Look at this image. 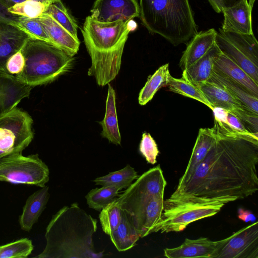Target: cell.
<instances>
[{
  "instance_id": "6da1fadb",
  "label": "cell",
  "mask_w": 258,
  "mask_h": 258,
  "mask_svg": "<svg viewBox=\"0 0 258 258\" xmlns=\"http://www.w3.org/2000/svg\"><path fill=\"white\" fill-rule=\"evenodd\" d=\"M217 139L189 178L178 184L164 207L243 199L258 190V136L242 134L214 119Z\"/></svg>"
},
{
  "instance_id": "7a4b0ae2",
  "label": "cell",
  "mask_w": 258,
  "mask_h": 258,
  "mask_svg": "<svg viewBox=\"0 0 258 258\" xmlns=\"http://www.w3.org/2000/svg\"><path fill=\"white\" fill-rule=\"evenodd\" d=\"M97 220L78 203L66 206L54 214L46 229V245L38 258H97L104 251H95L93 236Z\"/></svg>"
},
{
  "instance_id": "3957f363",
  "label": "cell",
  "mask_w": 258,
  "mask_h": 258,
  "mask_svg": "<svg viewBox=\"0 0 258 258\" xmlns=\"http://www.w3.org/2000/svg\"><path fill=\"white\" fill-rule=\"evenodd\" d=\"M116 21L100 23L86 17L82 33L91 59L88 75L103 87L118 75L125 43L131 31L130 23Z\"/></svg>"
},
{
  "instance_id": "277c9868",
  "label": "cell",
  "mask_w": 258,
  "mask_h": 258,
  "mask_svg": "<svg viewBox=\"0 0 258 258\" xmlns=\"http://www.w3.org/2000/svg\"><path fill=\"white\" fill-rule=\"evenodd\" d=\"M166 183L158 165L139 176L116 198L141 238L153 233L161 220Z\"/></svg>"
},
{
  "instance_id": "5b68a950",
  "label": "cell",
  "mask_w": 258,
  "mask_h": 258,
  "mask_svg": "<svg viewBox=\"0 0 258 258\" xmlns=\"http://www.w3.org/2000/svg\"><path fill=\"white\" fill-rule=\"evenodd\" d=\"M140 18L152 35L174 46L188 42L198 33L188 0H140Z\"/></svg>"
},
{
  "instance_id": "8992f818",
  "label": "cell",
  "mask_w": 258,
  "mask_h": 258,
  "mask_svg": "<svg viewBox=\"0 0 258 258\" xmlns=\"http://www.w3.org/2000/svg\"><path fill=\"white\" fill-rule=\"evenodd\" d=\"M21 50L25 63L19 80L32 87L54 81L74 64L73 56L49 42L33 37L27 39Z\"/></svg>"
},
{
  "instance_id": "52a82bcc",
  "label": "cell",
  "mask_w": 258,
  "mask_h": 258,
  "mask_svg": "<svg viewBox=\"0 0 258 258\" xmlns=\"http://www.w3.org/2000/svg\"><path fill=\"white\" fill-rule=\"evenodd\" d=\"M49 171L38 154H16L0 158V181L35 185L41 187L49 180Z\"/></svg>"
},
{
  "instance_id": "ba28073f",
  "label": "cell",
  "mask_w": 258,
  "mask_h": 258,
  "mask_svg": "<svg viewBox=\"0 0 258 258\" xmlns=\"http://www.w3.org/2000/svg\"><path fill=\"white\" fill-rule=\"evenodd\" d=\"M215 43L220 51L240 67L258 84V42L253 33L217 32Z\"/></svg>"
},
{
  "instance_id": "9c48e42d",
  "label": "cell",
  "mask_w": 258,
  "mask_h": 258,
  "mask_svg": "<svg viewBox=\"0 0 258 258\" xmlns=\"http://www.w3.org/2000/svg\"><path fill=\"white\" fill-rule=\"evenodd\" d=\"M33 119L25 111L15 108L0 115V158L22 153L33 139Z\"/></svg>"
},
{
  "instance_id": "30bf717a",
  "label": "cell",
  "mask_w": 258,
  "mask_h": 258,
  "mask_svg": "<svg viewBox=\"0 0 258 258\" xmlns=\"http://www.w3.org/2000/svg\"><path fill=\"white\" fill-rule=\"evenodd\" d=\"M227 203L222 201L187 203L164 207L153 232H179L191 223L217 214Z\"/></svg>"
},
{
  "instance_id": "8fae6325",
  "label": "cell",
  "mask_w": 258,
  "mask_h": 258,
  "mask_svg": "<svg viewBox=\"0 0 258 258\" xmlns=\"http://www.w3.org/2000/svg\"><path fill=\"white\" fill-rule=\"evenodd\" d=\"M216 258H258V222L255 221L227 237Z\"/></svg>"
},
{
  "instance_id": "7c38bea8",
  "label": "cell",
  "mask_w": 258,
  "mask_h": 258,
  "mask_svg": "<svg viewBox=\"0 0 258 258\" xmlns=\"http://www.w3.org/2000/svg\"><path fill=\"white\" fill-rule=\"evenodd\" d=\"M91 12L98 22H128L139 17V5L137 0H96Z\"/></svg>"
},
{
  "instance_id": "4fadbf2b",
  "label": "cell",
  "mask_w": 258,
  "mask_h": 258,
  "mask_svg": "<svg viewBox=\"0 0 258 258\" xmlns=\"http://www.w3.org/2000/svg\"><path fill=\"white\" fill-rule=\"evenodd\" d=\"M227 239L226 238L219 241H212L207 237L196 239L185 238L180 246L165 248L164 255L168 258H216L219 250Z\"/></svg>"
},
{
  "instance_id": "5bb4252c",
  "label": "cell",
  "mask_w": 258,
  "mask_h": 258,
  "mask_svg": "<svg viewBox=\"0 0 258 258\" xmlns=\"http://www.w3.org/2000/svg\"><path fill=\"white\" fill-rule=\"evenodd\" d=\"M197 86L210 104L212 110L216 107L222 108L241 120L249 111L229 92L215 83L208 81Z\"/></svg>"
},
{
  "instance_id": "9a60e30c",
  "label": "cell",
  "mask_w": 258,
  "mask_h": 258,
  "mask_svg": "<svg viewBox=\"0 0 258 258\" xmlns=\"http://www.w3.org/2000/svg\"><path fill=\"white\" fill-rule=\"evenodd\" d=\"M224 16L222 30L225 32L239 34H253L251 12L248 0H241L235 5L223 8Z\"/></svg>"
},
{
  "instance_id": "2e32d148",
  "label": "cell",
  "mask_w": 258,
  "mask_h": 258,
  "mask_svg": "<svg viewBox=\"0 0 258 258\" xmlns=\"http://www.w3.org/2000/svg\"><path fill=\"white\" fill-rule=\"evenodd\" d=\"M46 31L52 44L73 56L80 44L78 38L73 36L52 17L44 13L38 18Z\"/></svg>"
},
{
  "instance_id": "e0dca14e",
  "label": "cell",
  "mask_w": 258,
  "mask_h": 258,
  "mask_svg": "<svg viewBox=\"0 0 258 258\" xmlns=\"http://www.w3.org/2000/svg\"><path fill=\"white\" fill-rule=\"evenodd\" d=\"M217 32L214 28L198 32L188 42L179 65L182 71L201 58L215 43Z\"/></svg>"
},
{
  "instance_id": "ac0fdd59",
  "label": "cell",
  "mask_w": 258,
  "mask_h": 258,
  "mask_svg": "<svg viewBox=\"0 0 258 258\" xmlns=\"http://www.w3.org/2000/svg\"><path fill=\"white\" fill-rule=\"evenodd\" d=\"M216 139L213 127L200 128L187 166L178 184L184 182L189 178L195 168L204 159Z\"/></svg>"
},
{
  "instance_id": "d6986e66",
  "label": "cell",
  "mask_w": 258,
  "mask_h": 258,
  "mask_svg": "<svg viewBox=\"0 0 258 258\" xmlns=\"http://www.w3.org/2000/svg\"><path fill=\"white\" fill-rule=\"evenodd\" d=\"M208 81L218 84L236 98L249 111L258 114V98L240 83L214 69Z\"/></svg>"
},
{
  "instance_id": "ffe728a7",
  "label": "cell",
  "mask_w": 258,
  "mask_h": 258,
  "mask_svg": "<svg viewBox=\"0 0 258 258\" xmlns=\"http://www.w3.org/2000/svg\"><path fill=\"white\" fill-rule=\"evenodd\" d=\"M213 69L240 83L258 98V84L236 63L221 51L213 58Z\"/></svg>"
},
{
  "instance_id": "44dd1931",
  "label": "cell",
  "mask_w": 258,
  "mask_h": 258,
  "mask_svg": "<svg viewBox=\"0 0 258 258\" xmlns=\"http://www.w3.org/2000/svg\"><path fill=\"white\" fill-rule=\"evenodd\" d=\"M30 37L15 25H10L0 31V71L4 73L7 59L20 50Z\"/></svg>"
},
{
  "instance_id": "7402d4cb",
  "label": "cell",
  "mask_w": 258,
  "mask_h": 258,
  "mask_svg": "<svg viewBox=\"0 0 258 258\" xmlns=\"http://www.w3.org/2000/svg\"><path fill=\"white\" fill-rule=\"evenodd\" d=\"M49 187L44 186L37 190L27 199L20 217L21 229L29 231L44 210L49 198Z\"/></svg>"
},
{
  "instance_id": "603a6c76",
  "label": "cell",
  "mask_w": 258,
  "mask_h": 258,
  "mask_svg": "<svg viewBox=\"0 0 258 258\" xmlns=\"http://www.w3.org/2000/svg\"><path fill=\"white\" fill-rule=\"evenodd\" d=\"M220 51L215 43L201 58L182 71V77L196 86L208 81L213 70V58Z\"/></svg>"
},
{
  "instance_id": "cb8c5ba5",
  "label": "cell",
  "mask_w": 258,
  "mask_h": 258,
  "mask_svg": "<svg viewBox=\"0 0 258 258\" xmlns=\"http://www.w3.org/2000/svg\"><path fill=\"white\" fill-rule=\"evenodd\" d=\"M108 85L105 116L99 122L102 128L101 135L102 138L107 139L109 143L120 145L121 136L117 121L115 93L111 85L109 83Z\"/></svg>"
},
{
  "instance_id": "d4e9b609",
  "label": "cell",
  "mask_w": 258,
  "mask_h": 258,
  "mask_svg": "<svg viewBox=\"0 0 258 258\" xmlns=\"http://www.w3.org/2000/svg\"><path fill=\"white\" fill-rule=\"evenodd\" d=\"M120 223L110 235V238L119 251H124L133 247L139 239L140 234L122 210Z\"/></svg>"
},
{
  "instance_id": "484cf974",
  "label": "cell",
  "mask_w": 258,
  "mask_h": 258,
  "mask_svg": "<svg viewBox=\"0 0 258 258\" xmlns=\"http://www.w3.org/2000/svg\"><path fill=\"white\" fill-rule=\"evenodd\" d=\"M171 76L169 63L160 67L149 77L145 86L141 89L138 97L139 104H146L152 100L159 89L168 86Z\"/></svg>"
},
{
  "instance_id": "4316f807",
  "label": "cell",
  "mask_w": 258,
  "mask_h": 258,
  "mask_svg": "<svg viewBox=\"0 0 258 258\" xmlns=\"http://www.w3.org/2000/svg\"><path fill=\"white\" fill-rule=\"evenodd\" d=\"M139 176L135 169L127 164L118 171L98 177L93 181L96 185L119 186L123 189L128 187Z\"/></svg>"
},
{
  "instance_id": "83f0119b",
  "label": "cell",
  "mask_w": 258,
  "mask_h": 258,
  "mask_svg": "<svg viewBox=\"0 0 258 258\" xmlns=\"http://www.w3.org/2000/svg\"><path fill=\"white\" fill-rule=\"evenodd\" d=\"M122 188L115 186H102L91 189L85 196L88 207L100 211L112 202Z\"/></svg>"
},
{
  "instance_id": "f1b7e54d",
  "label": "cell",
  "mask_w": 258,
  "mask_h": 258,
  "mask_svg": "<svg viewBox=\"0 0 258 258\" xmlns=\"http://www.w3.org/2000/svg\"><path fill=\"white\" fill-rule=\"evenodd\" d=\"M168 87L170 91L196 100L211 109L200 88L182 77L175 78L171 76Z\"/></svg>"
},
{
  "instance_id": "f546056e",
  "label": "cell",
  "mask_w": 258,
  "mask_h": 258,
  "mask_svg": "<svg viewBox=\"0 0 258 258\" xmlns=\"http://www.w3.org/2000/svg\"><path fill=\"white\" fill-rule=\"evenodd\" d=\"M122 210L115 198L101 211L99 215L102 230L109 235L120 223Z\"/></svg>"
},
{
  "instance_id": "4dcf8cb0",
  "label": "cell",
  "mask_w": 258,
  "mask_h": 258,
  "mask_svg": "<svg viewBox=\"0 0 258 258\" xmlns=\"http://www.w3.org/2000/svg\"><path fill=\"white\" fill-rule=\"evenodd\" d=\"M45 13L52 17L73 36L78 38L77 24L74 19L68 13L61 1L50 4Z\"/></svg>"
},
{
  "instance_id": "1f68e13d",
  "label": "cell",
  "mask_w": 258,
  "mask_h": 258,
  "mask_svg": "<svg viewBox=\"0 0 258 258\" xmlns=\"http://www.w3.org/2000/svg\"><path fill=\"white\" fill-rule=\"evenodd\" d=\"M33 246L32 241L24 238L0 245V258H24L32 252Z\"/></svg>"
},
{
  "instance_id": "d6a6232c",
  "label": "cell",
  "mask_w": 258,
  "mask_h": 258,
  "mask_svg": "<svg viewBox=\"0 0 258 258\" xmlns=\"http://www.w3.org/2000/svg\"><path fill=\"white\" fill-rule=\"evenodd\" d=\"M47 6L34 0H25L8 9L10 13L20 17L37 18L45 13Z\"/></svg>"
},
{
  "instance_id": "836d02e7",
  "label": "cell",
  "mask_w": 258,
  "mask_h": 258,
  "mask_svg": "<svg viewBox=\"0 0 258 258\" xmlns=\"http://www.w3.org/2000/svg\"><path fill=\"white\" fill-rule=\"evenodd\" d=\"M16 26L31 37L50 42V39L42 24L37 18L19 17Z\"/></svg>"
},
{
  "instance_id": "e575fe53",
  "label": "cell",
  "mask_w": 258,
  "mask_h": 258,
  "mask_svg": "<svg viewBox=\"0 0 258 258\" xmlns=\"http://www.w3.org/2000/svg\"><path fill=\"white\" fill-rule=\"evenodd\" d=\"M139 151L148 163L152 164L156 163V159L159 151L156 142L149 133L143 134Z\"/></svg>"
},
{
  "instance_id": "d590c367",
  "label": "cell",
  "mask_w": 258,
  "mask_h": 258,
  "mask_svg": "<svg viewBox=\"0 0 258 258\" xmlns=\"http://www.w3.org/2000/svg\"><path fill=\"white\" fill-rule=\"evenodd\" d=\"M25 63L24 57L20 50L7 59L4 73L19 79L24 71Z\"/></svg>"
},
{
  "instance_id": "8d00e7d4",
  "label": "cell",
  "mask_w": 258,
  "mask_h": 258,
  "mask_svg": "<svg viewBox=\"0 0 258 258\" xmlns=\"http://www.w3.org/2000/svg\"><path fill=\"white\" fill-rule=\"evenodd\" d=\"M233 130L245 135L257 136V133L250 132L237 117L227 111L225 122Z\"/></svg>"
},
{
  "instance_id": "74e56055",
  "label": "cell",
  "mask_w": 258,
  "mask_h": 258,
  "mask_svg": "<svg viewBox=\"0 0 258 258\" xmlns=\"http://www.w3.org/2000/svg\"><path fill=\"white\" fill-rule=\"evenodd\" d=\"M8 9V8L0 1V31L10 25H16L20 17L10 13Z\"/></svg>"
},
{
  "instance_id": "f35d334b",
  "label": "cell",
  "mask_w": 258,
  "mask_h": 258,
  "mask_svg": "<svg viewBox=\"0 0 258 258\" xmlns=\"http://www.w3.org/2000/svg\"><path fill=\"white\" fill-rule=\"evenodd\" d=\"M238 218L246 223L249 222L253 223L256 220L255 216L251 211L243 208L238 209Z\"/></svg>"
},
{
  "instance_id": "ab89813d",
  "label": "cell",
  "mask_w": 258,
  "mask_h": 258,
  "mask_svg": "<svg viewBox=\"0 0 258 258\" xmlns=\"http://www.w3.org/2000/svg\"><path fill=\"white\" fill-rule=\"evenodd\" d=\"M213 9L217 13L221 12L222 6L220 0H208Z\"/></svg>"
},
{
  "instance_id": "60d3db41",
  "label": "cell",
  "mask_w": 258,
  "mask_h": 258,
  "mask_svg": "<svg viewBox=\"0 0 258 258\" xmlns=\"http://www.w3.org/2000/svg\"><path fill=\"white\" fill-rule=\"evenodd\" d=\"M241 0H220L222 8H229L233 6Z\"/></svg>"
},
{
  "instance_id": "b9f144b4",
  "label": "cell",
  "mask_w": 258,
  "mask_h": 258,
  "mask_svg": "<svg viewBox=\"0 0 258 258\" xmlns=\"http://www.w3.org/2000/svg\"><path fill=\"white\" fill-rule=\"evenodd\" d=\"M25 0H0L8 8L16 3L23 2Z\"/></svg>"
},
{
  "instance_id": "7bdbcfd3",
  "label": "cell",
  "mask_w": 258,
  "mask_h": 258,
  "mask_svg": "<svg viewBox=\"0 0 258 258\" xmlns=\"http://www.w3.org/2000/svg\"><path fill=\"white\" fill-rule=\"evenodd\" d=\"M42 3L48 7L50 4L59 2L61 0H34Z\"/></svg>"
},
{
  "instance_id": "ee69618b",
  "label": "cell",
  "mask_w": 258,
  "mask_h": 258,
  "mask_svg": "<svg viewBox=\"0 0 258 258\" xmlns=\"http://www.w3.org/2000/svg\"><path fill=\"white\" fill-rule=\"evenodd\" d=\"M4 113V108H3V99H2L1 92H0V115L3 114Z\"/></svg>"
}]
</instances>
